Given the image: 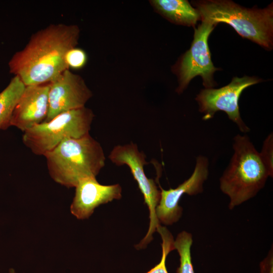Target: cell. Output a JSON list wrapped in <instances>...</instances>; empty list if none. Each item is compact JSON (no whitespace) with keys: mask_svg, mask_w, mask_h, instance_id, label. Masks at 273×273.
<instances>
[{"mask_svg":"<svg viewBox=\"0 0 273 273\" xmlns=\"http://www.w3.org/2000/svg\"><path fill=\"white\" fill-rule=\"evenodd\" d=\"M260 273H273L272 247L266 257L260 263Z\"/></svg>","mask_w":273,"mask_h":273,"instance_id":"obj_18","label":"cell"},{"mask_svg":"<svg viewBox=\"0 0 273 273\" xmlns=\"http://www.w3.org/2000/svg\"><path fill=\"white\" fill-rule=\"evenodd\" d=\"M201 20L217 24H229L242 37L266 49L272 46L273 7L247 9L230 1H205L195 3Z\"/></svg>","mask_w":273,"mask_h":273,"instance_id":"obj_4","label":"cell"},{"mask_svg":"<svg viewBox=\"0 0 273 273\" xmlns=\"http://www.w3.org/2000/svg\"><path fill=\"white\" fill-rule=\"evenodd\" d=\"M94 117L85 106L65 112L23 132L22 142L33 153L43 156L65 139L89 134Z\"/></svg>","mask_w":273,"mask_h":273,"instance_id":"obj_5","label":"cell"},{"mask_svg":"<svg viewBox=\"0 0 273 273\" xmlns=\"http://www.w3.org/2000/svg\"><path fill=\"white\" fill-rule=\"evenodd\" d=\"M49 83L26 86L10 121L23 132L44 122L49 110Z\"/></svg>","mask_w":273,"mask_h":273,"instance_id":"obj_12","label":"cell"},{"mask_svg":"<svg viewBox=\"0 0 273 273\" xmlns=\"http://www.w3.org/2000/svg\"><path fill=\"white\" fill-rule=\"evenodd\" d=\"M260 158L271 177L273 176V135L269 133L263 142Z\"/></svg>","mask_w":273,"mask_h":273,"instance_id":"obj_17","label":"cell"},{"mask_svg":"<svg viewBox=\"0 0 273 273\" xmlns=\"http://www.w3.org/2000/svg\"><path fill=\"white\" fill-rule=\"evenodd\" d=\"M9 273H16V272L14 269L11 268L9 270Z\"/></svg>","mask_w":273,"mask_h":273,"instance_id":"obj_19","label":"cell"},{"mask_svg":"<svg viewBox=\"0 0 273 273\" xmlns=\"http://www.w3.org/2000/svg\"><path fill=\"white\" fill-rule=\"evenodd\" d=\"M156 11L170 21L180 25L194 26L201 19L199 11L186 0H152Z\"/></svg>","mask_w":273,"mask_h":273,"instance_id":"obj_13","label":"cell"},{"mask_svg":"<svg viewBox=\"0 0 273 273\" xmlns=\"http://www.w3.org/2000/svg\"><path fill=\"white\" fill-rule=\"evenodd\" d=\"M233 148L230 163L219 179L220 190L230 199V210L255 196L271 177L247 135H236Z\"/></svg>","mask_w":273,"mask_h":273,"instance_id":"obj_2","label":"cell"},{"mask_svg":"<svg viewBox=\"0 0 273 273\" xmlns=\"http://www.w3.org/2000/svg\"><path fill=\"white\" fill-rule=\"evenodd\" d=\"M80 29L76 25L50 24L33 34L25 47L9 62L10 72L26 86L49 83L69 69L65 57L76 47Z\"/></svg>","mask_w":273,"mask_h":273,"instance_id":"obj_1","label":"cell"},{"mask_svg":"<svg viewBox=\"0 0 273 273\" xmlns=\"http://www.w3.org/2000/svg\"><path fill=\"white\" fill-rule=\"evenodd\" d=\"M260 81L255 77L244 76L241 78H233L229 84L219 88L202 89L197 96L196 100L199 105V111L204 115L203 120H209L213 117L216 112L222 111L236 124L241 132L249 131L250 128L241 117L239 100L246 88Z\"/></svg>","mask_w":273,"mask_h":273,"instance_id":"obj_8","label":"cell"},{"mask_svg":"<svg viewBox=\"0 0 273 273\" xmlns=\"http://www.w3.org/2000/svg\"><path fill=\"white\" fill-rule=\"evenodd\" d=\"M195 29L194 39L190 49L183 56L176 68L178 77V93L187 87L190 81L200 75L206 88H212L214 83L213 75L218 70L213 65L208 48L209 35L216 24L207 20Z\"/></svg>","mask_w":273,"mask_h":273,"instance_id":"obj_7","label":"cell"},{"mask_svg":"<svg viewBox=\"0 0 273 273\" xmlns=\"http://www.w3.org/2000/svg\"><path fill=\"white\" fill-rule=\"evenodd\" d=\"M49 86V110L44 122L61 113L84 107L93 96L83 78L69 69L50 82Z\"/></svg>","mask_w":273,"mask_h":273,"instance_id":"obj_10","label":"cell"},{"mask_svg":"<svg viewBox=\"0 0 273 273\" xmlns=\"http://www.w3.org/2000/svg\"><path fill=\"white\" fill-rule=\"evenodd\" d=\"M156 231L162 239V257L158 264L146 273H168L166 267V257L171 251L175 250L174 240L171 233L166 228L160 225Z\"/></svg>","mask_w":273,"mask_h":273,"instance_id":"obj_15","label":"cell"},{"mask_svg":"<svg viewBox=\"0 0 273 273\" xmlns=\"http://www.w3.org/2000/svg\"><path fill=\"white\" fill-rule=\"evenodd\" d=\"M25 87L21 79L15 76L0 93V129L5 130L10 126L12 114Z\"/></svg>","mask_w":273,"mask_h":273,"instance_id":"obj_14","label":"cell"},{"mask_svg":"<svg viewBox=\"0 0 273 273\" xmlns=\"http://www.w3.org/2000/svg\"><path fill=\"white\" fill-rule=\"evenodd\" d=\"M75 188V196L70 211L79 219L88 218L99 205L120 199L122 197L120 185H101L96 177L81 179Z\"/></svg>","mask_w":273,"mask_h":273,"instance_id":"obj_11","label":"cell"},{"mask_svg":"<svg viewBox=\"0 0 273 273\" xmlns=\"http://www.w3.org/2000/svg\"><path fill=\"white\" fill-rule=\"evenodd\" d=\"M208 167L207 158L199 155L196 158L192 175L177 188L166 190L159 185L160 198L156 214L160 223L171 225L179 219L183 213V208L179 205L181 197L185 194L192 196L203 192V184L208 176Z\"/></svg>","mask_w":273,"mask_h":273,"instance_id":"obj_9","label":"cell"},{"mask_svg":"<svg viewBox=\"0 0 273 273\" xmlns=\"http://www.w3.org/2000/svg\"><path fill=\"white\" fill-rule=\"evenodd\" d=\"M111 161L118 166L127 165L142 193L145 203L149 210L150 223L146 235L141 241L143 245H148L153 239V235L160 225L156 214V209L160 198V190L152 179L149 178L144 171L148 164L146 155L139 151L133 143L115 146L109 156Z\"/></svg>","mask_w":273,"mask_h":273,"instance_id":"obj_6","label":"cell"},{"mask_svg":"<svg viewBox=\"0 0 273 273\" xmlns=\"http://www.w3.org/2000/svg\"><path fill=\"white\" fill-rule=\"evenodd\" d=\"M65 60L69 68L80 69L87 63V56L83 50L75 47L67 52Z\"/></svg>","mask_w":273,"mask_h":273,"instance_id":"obj_16","label":"cell"},{"mask_svg":"<svg viewBox=\"0 0 273 273\" xmlns=\"http://www.w3.org/2000/svg\"><path fill=\"white\" fill-rule=\"evenodd\" d=\"M43 156L51 177L68 188L75 187L83 178L96 177L106 160L101 144L89 133L65 139Z\"/></svg>","mask_w":273,"mask_h":273,"instance_id":"obj_3","label":"cell"}]
</instances>
